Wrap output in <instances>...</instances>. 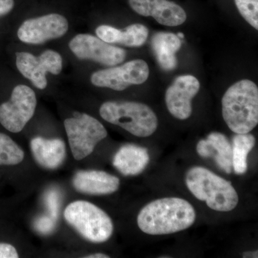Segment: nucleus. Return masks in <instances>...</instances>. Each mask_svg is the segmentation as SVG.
Instances as JSON below:
<instances>
[{
	"label": "nucleus",
	"instance_id": "nucleus-20",
	"mask_svg": "<svg viewBox=\"0 0 258 258\" xmlns=\"http://www.w3.org/2000/svg\"><path fill=\"white\" fill-rule=\"evenodd\" d=\"M255 145L252 134H236L232 139V169L236 174L242 175L247 170V156Z\"/></svg>",
	"mask_w": 258,
	"mask_h": 258
},
{
	"label": "nucleus",
	"instance_id": "nucleus-4",
	"mask_svg": "<svg viewBox=\"0 0 258 258\" xmlns=\"http://www.w3.org/2000/svg\"><path fill=\"white\" fill-rule=\"evenodd\" d=\"M102 118L119 125L138 137H149L157 131L158 118L154 111L144 103L134 101H107L99 110Z\"/></svg>",
	"mask_w": 258,
	"mask_h": 258
},
{
	"label": "nucleus",
	"instance_id": "nucleus-11",
	"mask_svg": "<svg viewBox=\"0 0 258 258\" xmlns=\"http://www.w3.org/2000/svg\"><path fill=\"white\" fill-rule=\"evenodd\" d=\"M69 27L67 19L52 13L25 20L18 29V36L25 43L39 45L63 36Z\"/></svg>",
	"mask_w": 258,
	"mask_h": 258
},
{
	"label": "nucleus",
	"instance_id": "nucleus-5",
	"mask_svg": "<svg viewBox=\"0 0 258 258\" xmlns=\"http://www.w3.org/2000/svg\"><path fill=\"white\" fill-rule=\"evenodd\" d=\"M66 221L86 240L102 243L111 238L113 225L111 217L87 201H76L69 204L64 212Z\"/></svg>",
	"mask_w": 258,
	"mask_h": 258
},
{
	"label": "nucleus",
	"instance_id": "nucleus-8",
	"mask_svg": "<svg viewBox=\"0 0 258 258\" xmlns=\"http://www.w3.org/2000/svg\"><path fill=\"white\" fill-rule=\"evenodd\" d=\"M149 76V66L145 61L138 59L123 66L96 71L91 76V81L97 87L121 91L132 85L145 83Z\"/></svg>",
	"mask_w": 258,
	"mask_h": 258
},
{
	"label": "nucleus",
	"instance_id": "nucleus-9",
	"mask_svg": "<svg viewBox=\"0 0 258 258\" xmlns=\"http://www.w3.org/2000/svg\"><path fill=\"white\" fill-rule=\"evenodd\" d=\"M16 66L24 77L38 89L43 90L47 86V73L60 74L62 58L59 52L52 50L44 51L37 57L30 52H17Z\"/></svg>",
	"mask_w": 258,
	"mask_h": 258
},
{
	"label": "nucleus",
	"instance_id": "nucleus-16",
	"mask_svg": "<svg viewBox=\"0 0 258 258\" xmlns=\"http://www.w3.org/2000/svg\"><path fill=\"white\" fill-rule=\"evenodd\" d=\"M96 33L98 37L108 43L141 47L147 41L149 30L142 24H133L122 30L103 25L96 28Z\"/></svg>",
	"mask_w": 258,
	"mask_h": 258
},
{
	"label": "nucleus",
	"instance_id": "nucleus-22",
	"mask_svg": "<svg viewBox=\"0 0 258 258\" xmlns=\"http://www.w3.org/2000/svg\"><path fill=\"white\" fill-rule=\"evenodd\" d=\"M235 3L242 18L258 30V0H235Z\"/></svg>",
	"mask_w": 258,
	"mask_h": 258
},
{
	"label": "nucleus",
	"instance_id": "nucleus-24",
	"mask_svg": "<svg viewBox=\"0 0 258 258\" xmlns=\"http://www.w3.org/2000/svg\"><path fill=\"white\" fill-rule=\"evenodd\" d=\"M53 227V220L47 217H40L35 222V227H36L37 230L42 232V233H47V232H50Z\"/></svg>",
	"mask_w": 258,
	"mask_h": 258
},
{
	"label": "nucleus",
	"instance_id": "nucleus-27",
	"mask_svg": "<svg viewBox=\"0 0 258 258\" xmlns=\"http://www.w3.org/2000/svg\"><path fill=\"white\" fill-rule=\"evenodd\" d=\"M86 258H108L109 256L107 255L106 254L103 253H95L89 254V255L86 256Z\"/></svg>",
	"mask_w": 258,
	"mask_h": 258
},
{
	"label": "nucleus",
	"instance_id": "nucleus-26",
	"mask_svg": "<svg viewBox=\"0 0 258 258\" xmlns=\"http://www.w3.org/2000/svg\"><path fill=\"white\" fill-rule=\"evenodd\" d=\"M14 5V0H0V17L8 14Z\"/></svg>",
	"mask_w": 258,
	"mask_h": 258
},
{
	"label": "nucleus",
	"instance_id": "nucleus-29",
	"mask_svg": "<svg viewBox=\"0 0 258 258\" xmlns=\"http://www.w3.org/2000/svg\"><path fill=\"white\" fill-rule=\"evenodd\" d=\"M177 35V36L179 37V38H184V35H183L182 33H180V32L179 33H178L177 35Z\"/></svg>",
	"mask_w": 258,
	"mask_h": 258
},
{
	"label": "nucleus",
	"instance_id": "nucleus-12",
	"mask_svg": "<svg viewBox=\"0 0 258 258\" xmlns=\"http://www.w3.org/2000/svg\"><path fill=\"white\" fill-rule=\"evenodd\" d=\"M200 81L191 75L179 76L167 88L165 101L168 111L179 120L189 118L192 113L191 101L200 91Z\"/></svg>",
	"mask_w": 258,
	"mask_h": 258
},
{
	"label": "nucleus",
	"instance_id": "nucleus-25",
	"mask_svg": "<svg viewBox=\"0 0 258 258\" xmlns=\"http://www.w3.org/2000/svg\"><path fill=\"white\" fill-rule=\"evenodd\" d=\"M19 254L14 246L8 243H0V258H18Z\"/></svg>",
	"mask_w": 258,
	"mask_h": 258
},
{
	"label": "nucleus",
	"instance_id": "nucleus-10",
	"mask_svg": "<svg viewBox=\"0 0 258 258\" xmlns=\"http://www.w3.org/2000/svg\"><path fill=\"white\" fill-rule=\"evenodd\" d=\"M70 50L81 60L95 61L107 66L121 63L126 52L90 34H79L69 42Z\"/></svg>",
	"mask_w": 258,
	"mask_h": 258
},
{
	"label": "nucleus",
	"instance_id": "nucleus-28",
	"mask_svg": "<svg viewBox=\"0 0 258 258\" xmlns=\"http://www.w3.org/2000/svg\"><path fill=\"white\" fill-rule=\"evenodd\" d=\"M257 250L254 252H246L243 253V257H257Z\"/></svg>",
	"mask_w": 258,
	"mask_h": 258
},
{
	"label": "nucleus",
	"instance_id": "nucleus-15",
	"mask_svg": "<svg viewBox=\"0 0 258 258\" xmlns=\"http://www.w3.org/2000/svg\"><path fill=\"white\" fill-rule=\"evenodd\" d=\"M201 157L213 158L217 166L227 174L232 171V149L228 139L223 134L212 132L197 145Z\"/></svg>",
	"mask_w": 258,
	"mask_h": 258
},
{
	"label": "nucleus",
	"instance_id": "nucleus-3",
	"mask_svg": "<svg viewBox=\"0 0 258 258\" xmlns=\"http://www.w3.org/2000/svg\"><path fill=\"white\" fill-rule=\"evenodd\" d=\"M186 186L194 196L218 212L232 211L239 202L230 181L202 166H194L186 173Z\"/></svg>",
	"mask_w": 258,
	"mask_h": 258
},
{
	"label": "nucleus",
	"instance_id": "nucleus-17",
	"mask_svg": "<svg viewBox=\"0 0 258 258\" xmlns=\"http://www.w3.org/2000/svg\"><path fill=\"white\" fill-rule=\"evenodd\" d=\"M30 149L35 161L46 169H57L66 158V144L60 139L35 137L30 142Z\"/></svg>",
	"mask_w": 258,
	"mask_h": 258
},
{
	"label": "nucleus",
	"instance_id": "nucleus-7",
	"mask_svg": "<svg viewBox=\"0 0 258 258\" xmlns=\"http://www.w3.org/2000/svg\"><path fill=\"white\" fill-rule=\"evenodd\" d=\"M36 106L35 91L19 85L13 89L10 101L0 105V123L12 133H19L33 116Z\"/></svg>",
	"mask_w": 258,
	"mask_h": 258
},
{
	"label": "nucleus",
	"instance_id": "nucleus-13",
	"mask_svg": "<svg viewBox=\"0 0 258 258\" xmlns=\"http://www.w3.org/2000/svg\"><path fill=\"white\" fill-rule=\"evenodd\" d=\"M132 10L144 17H152L166 26H179L186 21V12L169 0H128Z\"/></svg>",
	"mask_w": 258,
	"mask_h": 258
},
{
	"label": "nucleus",
	"instance_id": "nucleus-21",
	"mask_svg": "<svg viewBox=\"0 0 258 258\" xmlns=\"http://www.w3.org/2000/svg\"><path fill=\"white\" fill-rule=\"evenodd\" d=\"M24 157L23 149L8 135L0 133V166L17 165Z\"/></svg>",
	"mask_w": 258,
	"mask_h": 258
},
{
	"label": "nucleus",
	"instance_id": "nucleus-6",
	"mask_svg": "<svg viewBox=\"0 0 258 258\" xmlns=\"http://www.w3.org/2000/svg\"><path fill=\"white\" fill-rule=\"evenodd\" d=\"M64 126L73 156L78 161L88 157L108 135L101 122L86 113H75L64 120Z\"/></svg>",
	"mask_w": 258,
	"mask_h": 258
},
{
	"label": "nucleus",
	"instance_id": "nucleus-2",
	"mask_svg": "<svg viewBox=\"0 0 258 258\" xmlns=\"http://www.w3.org/2000/svg\"><path fill=\"white\" fill-rule=\"evenodd\" d=\"M222 116L235 134H247L258 123V88L249 80L230 86L222 100Z\"/></svg>",
	"mask_w": 258,
	"mask_h": 258
},
{
	"label": "nucleus",
	"instance_id": "nucleus-19",
	"mask_svg": "<svg viewBox=\"0 0 258 258\" xmlns=\"http://www.w3.org/2000/svg\"><path fill=\"white\" fill-rule=\"evenodd\" d=\"M181 46L179 37L171 32H157L152 38L154 55L161 69L166 71L176 69L177 66L176 53Z\"/></svg>",
	"mask_w": 258,
	"mask_h": 258
},
{
	"label": "nucleus",
	"instance_id": "nucleus-14",
	"mask_svg": "<svg viewBox=\"0 0 258 258\" xmlns=\"http://www.w3.org/2000/svg\"><path fill=\"white\" fill-rule=\"evenodd\" d=\"M73 184L77 191L91 195L113 194L119 188L120 180L106 171H80L75 175Z\"/></svg>",
	"mask_w": 258,
	"mask_h": 258
},
{
	"label": "nucleus",
	"instance_id": "nucleus-23",
	"mask_svg": "<svg viewBox=\"0 0 258 258\" xmlns=\"http://www.w3.org/2000/svg\"><path fill=\"white\" fill-rule=\"evenodd\" d=\"M47 204L51 215L53 218H57L58 214V198L55 191H51L47 197Z\"/></svg>",
	"mask_w": 258,
	"mask_h": 258
},
{
	"label": "nucleus",
	"instance_id": "nucleus-18",
	"mask_svg": "<svg viewBox=\"0 0 258 258\" xmlns=\"http://www.w3.org/2000/svg\"><path fill=\"white\" fill-rule=\"evenodd\" d=\"M149 155L146 148L127 144L118 149L113 159V166L124 176H135L146 169Z\"/></svg>",
	"mask_w": 258,
	"mask_h": 258
},
{
	"label": "nucleus",
	"instance_id": "nucleus-1",
	"mask_svg": "<svg viewBox=\"0 0 258 258\" xmlns=\"http://www.w3.org/2000/svg\"><path fill=\"white\" fill-rule=\"evenodd\" d=\"M196 220L192 205L178 198L154 200L141 210L137 223L144 233L151 235H169L189 228Z\"/></svg>",
	"mask_w": 258,
	"mask_h": 258
}]
</instances>
